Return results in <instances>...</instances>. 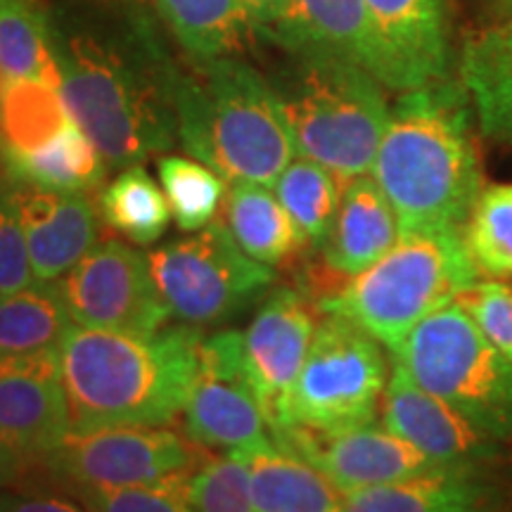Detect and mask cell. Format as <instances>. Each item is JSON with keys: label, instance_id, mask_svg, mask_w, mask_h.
Instances as JSON below:
<instances>
[{"label": "cell", "instance_id": "1", "mask_svg": "<svg viewBox=\"0 0 512 512\" xmlns=\"http://www.w3.org/2000/svg\"><path fill=\"white\" fill-rule=\"evenodd\" d=\"M477 117L460 79L399 93L373 171L401 233L465 228L484 190Z\"/></svg>", "mask_w": 512, "mask_h": 512}, {"label": "cell", "instance_id": "2", "mask_svg": "<svg viewBox=\"0 0 512 512\" xmlns=\"http://www.w3.org/2000/svg\"><path fill=\"white\" fill-rule=\"evenodd\" d=\"M53 48L64 105L107 164L126 169L174 145L176 69L143 29L117 41L55 24Z\"/></svg>", "mask_w": 512, "mask_h": 512}, {"label": "cell", "instance_id": "3", "mask_svg": "<svg viewBox=\"0 0 512 512\" xmlns=\"http://www.w3.org/2000/svg\"><path fill=\"white\" fill-rule=\"evenodd\" d=\"M202 339L192 325L150 337L74 325L60 344L72 432L174 422L200 375Z\"/></svg>", "mask_w": 512, "mask_h": 512}, {"label": "cell", "instance_id": "4", "mask_svg": "<svg viewBox=\"0 0 512 512\" xmlns=\"http://www.w3.org/2000/svg\"><path fill=\"white\" fill-rule=\"evenodd\" d=\"M178 138L228 183L275 185L297 155L280 100L264 76L238 57H190L176 69Z\"/></svg>", "mask_w": 512, "mask_h": 512}, {"label": "cell", "instance_id": "5", "mask_svg": "<svg viewBox=\"0 0 512 512\" xmlns=\"http://www.w3.org/2000/svg\"><path fill=\"white\" fill-rule=\"evenodd\" d=\"M271 88L297 155L349 183L373 171L392 107L387 88L358 64L323 53H287Z\"/></svg>", "mask_w": 512, "mask_h": 512}, {"label": "cell", "instance_id": "6", "mask_svg": "<svg viewBox=\"0 0 512 512\" xmlns=\"http://www.w3.org/2000/svg\"><path fill=\"white\" fill-rule=\"evenodd\" d=\"M479 278L463 228L413 230L401 233L377 264L320 299L318 311L351 320L394 351L415 325Z\"/></svg>", "mask_w": 512, "mask_h": 512}, {"label": "cell", "instance_id": "7", "mask_svg": "<svg viewBox=\"0 0 512 512\" xmlns=\"http://www.w3.org/2000/svg\"><path fill=\"white\" fill-rule=\"evenodd\" d=\"M422 389L444 399L491 439L512 441V363L463 306L434 311L389 351Z\"/></svg>", "mask_w": 512, "mask_h": 512}, {"label": "cell", "instance_id": "8", "mask_svg": "<svg viewBox=\"0 0 512 512\" xmlns=\"http://www.w3.org/2000/svg\"><path fill=\"white\" fill-rule=\"evenodd\" d=\"M389 366L373 335L335 313H320L283 422L271 437L290 427L328 434L375 422L392 373Z\"/></svg>", "mask_w": 512, "mask_h": 512}, {"label": "cell", "instance_id": "9", "mask_svg": "<svg viewBox=\"0 0 512 512\" xmlns=\"http://www.w3.org/2000/svg\"><path fill=\"white\" fill-rule=\"evenodd\" d=\"M147 261L166 309L192 328L238 316L273 283L271 266L242 252L223 221L152 249Z\"/></svg>", "mask_w": 512, "mask_h": 512}, {"label": "cell", "instance_id": "10", "mask_svg": "<svg viewBox=\"0 0 512 512\" xmlns=\"http://www.w3.org/2000/svg\"><path fill=\"white\" fill-rule=\"evenodd\" d=\"M211 456L207 446L169 427H110L72 432L41 458L69 486H138L190 477Z\"/></svg>", "mask_w": 512, "mask_h": 512}, {"label": "cell", "instance_id": "11", "mask_svg": "<svg viewBox=\"0 0 512 512\" xmlns=\"http://www.w3.org/2000/svg\"><path fill=\"white\" fill-rule=\"evenodd\" d=\"M74 325L150 337L169 323L147 256L119 240L93 247L55 280Z\"/></svg>", "mask_w": 512, "mask_h": 512}, {"label": "cell", "instance_id": "12", "mask_svg": "<svg viewBox=\"0 0 512 512\" xmlns=\"http://www.w3.org/2000/svg\"><path fill=\"white\" fill-rule=\"evenodd\" d=\"M185 434L207 448L249 451L273 444L264 408L242 363V335L216 332L200 344V375L185 403Z\"/></svg>", "mask_w": 512, "mask_h": 512}, {"label": "cell", "instance_id": "13", "mask_svg": "<svg viewBox=\"0 0 512 512\" xmlns=\"http://www.w3.org/2000/svg\"><path fill=\"white\" fill-rule=\"evenodd\" d=\"M320 311L299 290L278 287L264 299L242 332V363L266 422H283L287 399L309 354Z\"/></svg>", "mask_w": 512, "mask_h": 512}, {"label": "cell", "instance_id": "14", "mask_svg": "<svg viewBox=\"0 0 512 512\" xmlns=\"http://www.w3.org/2000/svg\"><path fill=\"white\" fill-rule=\"evenodd\" d=\"M273 441L285 451L309 460L342 496L370 486L401 482L441 467L377 422L328 434L290 427L275 434Z\"/></svg>", "mask_w": 512, "mask_h": 512}, {"label": "cell", "instance_id": "15", "mask_svg": "<svg viewBox=\"0 0 512 512\" xmlns=\"http://www.w3.org/2000/svg\"><path fill=\"white\" fill-rule=\"evenodd\" d=\"M380 425L441 467H494L503 458L501 441L491 439L444 399L422 389L396 363L380 403Z\"/></svg>", "mask_w": 512, "mask_h": 512}, {"label": "cell", "instance_id": "16", "mask_svg": "<svg viewBox=\"0 0 512 512\" xmlns=\"http://www.w3.org/2000/svg\"><path fill=\"white\" fill-rule=\"evenodd\" d=\"M72 434L60 347L0 356V437L41 460Z\"/></svg>", "mask_w": 512, "mask_h": 512}, {"label": "cell", "instance_id": "17", "mask_svg": "<svg viewBox=\"0 0 512 512\" xmlns=\"http://www.w3.org/2000/svg\"><path fill=\"white\" fill-rule=\"evenodd\" d=\"M387 60V88L406 93L453 76L446 0H363Z\"/></svg>", "mask_w": 512, "mask_h": 512}, {"label": "cell", "instance_id": "18", "mask_svg": "<svg viewBox=\"0 0 512 512\" xmlns=\"http://www.w3.org/2000/svg\"><path fill=\"white\" fill-rule=\"evenodd\" d=\"M27 238L36 283H55L98 242V209L83 192H57L22 183L5 192Z\"/></svg>", "mask_w": 512, "mask_h": 512}, {"label": "cell", "instance_id": "19", "mask_svg": "<svg viewBox=\"0 0 512 512\" xmlns=\"http://www.w3.org/2000/svg\"><path fill=\"white\" fill-rule=\"evenodd\" d=\"M512 494L491 467H434L401 482L351 491L339 512H510Z\"/></svg>", "mask_w": 512, "mask_h": 512}, {"label": "cell", "instance_id": "20", "mask_svg": "<svg viewBox=\"0 0 512 512\" xmlns=\"http://www.w3.org/2000/svg\"><path fill=\"white\" fill-rule=\"evenodd\" d=\"M264 36L287 53H323L354 62L387 88V60L363 0H294L283 22Z\"/></svg>", "mask_w": 512, "mask_h": 512}, {"label": "cell", "instance_id": "21", "mask_svg": "<svg viewBox=\"0 0 512 512\" xmlns=\"http://www.w3.org/2000/svg\"><path fill=\"white\" fill-rule=\"evenodd\" d=\"M401 238L394 207L370 174L344 183L342 200L323 252L325 266L339 275L363 273Z\"/></svg>", "mask_w": 512, "mask_h": 512}, {"label": "cell", "instance_id": "22", "mask_svg": "<svg viewBox=\"0 0 512 512\" xmlns=\"http://www.w3.org/2000/svg\"><path fill=\"white\" fill-rule=\"evenodd\" d=\"M484 138L512 147V19L467 36L456 64Z\"/></svg>", "mask_w": 512, "mask_h": 512}, {"label": "cell", "instance_id": "23", "mask_svg": "<svg viewBox=\"0 0 512 512\" xmlns=\"http://www.w3.org/2000/svg\"><path fill=\"white\" fill-rule=\"evenodd\" d=\"M252 475L256 512H339L342 494L323 472L278 444L240 451Z\"/></svg>", "mask_w": 512, "mask_h": 512}, {"label": "cell", "instance_id": "24", "mask_svg": "<svg viewBox=\"0 0 512 512\" xmlns=\"http://www.w3.org/2000/svg\"><path fill=\"white\" fill-rule=\"evenodd\" d=\"M190 57H233L259 34L245 0H152Z\"/></svg>", "mask_w": 512, "mask_h": 512}, {"label": "cell", "instance_id": "25", "mask_svg": "<svg viewBox=\"0 0 512 512\" xmlns=\"http://www.w3.org/2000/svg\"><path fill=\"white\" fill-rule=\"evenodd\" d=\"M226 228L242 252L266 266L285 264L304 247L299 230L268 185L238 181L226 195Z\"/></svg>", "mask_w": 512, "mask_h": 512}, {"label": "cell", "instance_id": "26", "mask_svg": "<svg viewBox=\"0 0 512 512\" xmlns=\"http://www.w3.org/2000/svg\"><path fill=\"white\" fill-rule=\"evenodd\" d=\"M17 183L57 192H86L102 183L107 162L72 119L53 140L19 155H3Z\"/></svg>", "mask_w": 512, "mask_h": 512}, {"label": "cell", "instance_id": "27", "mask_svg": "<svg viewBox=\"0 0 512 512\" xmlns=\"http://www.w3.org/2000/svg\"><path fill=\"white\" fill-rule=\"evenodd\" d=\"M72 121L60 86L36 79H0V147L19 155L53 140Z\"/></svg>", "mask_w": 512, "mask_h": 512}, {"label": "cell", "instance_id": "28", "mask_svg": "<svg viewBox=\"0 0 512 512\" xmlns=\"http://www.w3.org/2000/svg\"><path fill=\"white\" fill-rule=\"evenodd\" d=\"M0 79L60 86L53 24L43 0H0Z\"/></svg>", "mask_w": 512, "mask_h": 512}, {"label": "cell", "instance_id": "29", "mask_svg": "<svg viewBox=\"0 0 512 512\" xmlns=\"http://www.w3.org/2000/svg\"><path fill=\"white\" fill-rule=\"evenodd\" d=\"M72 328L57 283H34L0 297V356L57 349Z\"/></svg>", "mask_w": 512, "mask_h": 512}, {"label": "cell", "instance_id": "30", "mask_svg": "<svg viewBox=\"0 0 512 512\" xmlns=\"http://www.w3.org/2000/svg\"><path fill=\"white\" fill-rule=\"evenodd\" d=\"M98 214L105 226L140 247L162 238L171 221L164 190L140 164L121 169V174L100 190Z\"/></svg>", "mask_w": 512, "mask_h": 512}, {"label": "cell", "instance_id": "31", "mask_svg": "<svg viewBox=\"0 0 512 512\" xmlns=\"http://www.w3.org/2000/svg\"><path fill=\"white\" fill-rule=\"evenodd\" d=\"M344 183L306 157L292 159L275 181V197L299 230L304 247H323L335 221Z\"/></svg>", "mask_w": 512, "mask_h": 512}, {"label": "cell", "instance_id": "32", "mask_svg": "<svg viewBox=\"0 0 512 512\" xmlns=\"http://www.w3.org/2000/svg\"><path fill=\"white\" fill-rule=\"evenodd\" d=\"M157 174L169 202L171 219L185 233L207 228L226 202V178L200 159L162 157L157 162Z\"/></svg>", "mask_w": 512, "mask_h": 512}, {"label": "cell", "instance_id": "33", "mask_svg": "<svg viewBox=\"0 0 512 512\" xmlns=\"http://www.w3.org/2000/svg\"><path fill=\"white\" fill-rule=\"evenodd\" d=\"M463 235L482 278H512V183L484 185Z\"/></svg>", "mask_w": 512, "mask_h": 512}, {"label": "cell", "instance_id": "34", "mask_svg": "<svg viewBox=\"0 0 512 512\" xmlns=\"http://www.w3.org/2000/svg\"><path fill=\"white\" fill-rule=\"evenodd\" d=\"M188 503L195 512H256L247 458L240 451L209 458L188 479Z\"/></svg>", "mask_w": 512, "mask_h": 512}, {"label": "cell", "instance_id": "35", "mask_svg": "<svg viewBox=\"0 0 512 512\" xmlns=\"http://www.w3.org/2000/svg\"><path fill=\"white\" fill-rule=\"evenodd\" d=\"M190 477L138 486H69V489L88 512H195L188 503Z\"/></svg>", "mask_w": 512, "mask_h": 512}, {"label": "cell", "instance_id": "36", "mask_svg": "<svg viewBox=\"0 0 512 512\" xmlns=\"http://www.w3.org/2000/svg\"><path fill=\"white\" fill-rule=\"evenodd\" d=\"M456 302L470 313L491 347L512 363V285L508 280L479 278Z\"/></svg>", "mask_w": 512, "mask_h": 512}, {"label": "cell", "instance_id": "37", "mask_svg": "<svg viewBox=\"0 0 512 512\" xmlns=\"http://www.w3.org/2000/svg\"><path fill=\"white\" fill-rule=\"evenodd\" d=\"M36 283L27 238L15 209L0 195V297L22 292Z\"/></svg>", "mask_w": 512, "mask_h": 512}, {"label": "cell", "instance_id": "38", "mask_svg": "<svg viewBox=\"0 0 512 512\" xmlns=\"http://www.w3.org/2000/svg\"><path fill=\"white\" fill-rule=\"evenodd\" d=\"M0 512H88L79 501H67L60 496L36 494H0Z\"/></svg>", "mask_w": 512, "mask_h": 512}, {"label": "cell", "instance_id": "39", "mask_svg": "<svg viewBox=\"0 0 512 512\" xmlns=\"http://www.w3.org/2000/svg\"><path fill=\"white\" fill-rule=\"evenodd\" d=\"M247 10L252 12L259 34H266L268 29H273L275 24L283 22L287 12L292 10L294 0H245Z\"/></svg>", "mask_w": 512, "mask_h": 512}, {"label": "cell", "instance_id": "40", "mask_svg": "<svg viewBox=\"0 0 512 512\" xmlns=\"http://www.w3.org/2000/svg\"><path fill=\"white\" fill-rule=\"evenodd\" d=\"M27 456L19 453L15 446L8 444L3 437H0V489L3 486L15 484L19 477H22L24 467H27Z\"/></svg>", "mask_w": 512, "mask_h": 512}]
</instances>
